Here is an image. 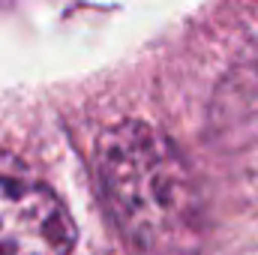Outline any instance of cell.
Listing matches in <instances>:
<instances>
[{
  "label": "cell",
  "mask_w": 258,
  "mask_h": 255,
  "mask_svg": "<svg viewBox=\"0 0 258 255\" xmlns=\"http://www.w3.org/2000/svg\"><path fill=\"white\" fill-rule=\"evenodd\" d=\"M75 222L33 168L0 147V255H72Z\"/></svg>",
  "instance_id": "7a4b0ae2"
},
{
  "label": "cell",
  "mask_w": 258,
  "mask_h": 255,
  "mask_svg": "<svg viewBox=\"0 0 258 255\" xmlns=\"http://www.w3.org/2000/svg\"><path fill=\"white\" fill-rule=\"evenodd\" d=\"M99 183L132 255H201L204 210L177 147L144 120H120L99 135Z\"/></svg>",
  "instance_id": "6da1fadb"
}]
</instances>
